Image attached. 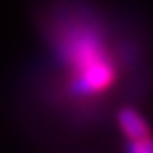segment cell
<instances>
[{
	"label": "cell",
	"mask_w": 153,
	"mask_h": 153,
	"mask_svg": "<svg viewBox=\"0 0 153 153\" xmlns=\"http://www.w3.org/2000/svg\"><path fill=\"white\" fill-rule=\"evenodd\" d=\"M50 42L54 58L68 72L70 97L94 102L114 90L119 78L117 54L96 12H64L52 24Z\"/></svg>",
	"instance_id": "obj_1"
},
{
	"label": "cell",
	"mask_w": 153,
	"mask_h": 153,
	"mask_svg": "<svg viewBox=\"0 0 153 153\" xmlns=\"http://www.w3.org/2000/svg\"><path fill=\"white\" fill-rule=\"evenodd\" d=\"M115 123H117L121 135L127 139V143L153 137V131L149 127L147 119L131 105H123V108H119L115 111Z\"/></svg>",
	"instance_id": "obj_2"
},
{
	"label": "cell",
	"mask_w": 153,
	"mask_h": 153,
	"mask_svg": "<svg viewBox=\"0 0 153 153\" xmlns=\"http://www.w3.org/2000/svg\"><path fill=\"white\" fill-rule=\"evenodd\" d=\"M129 153H153V137L141 139V141H131L125 145Z\"/></svg>",
	"instance_id": "obj_3"
}]
</instances>
